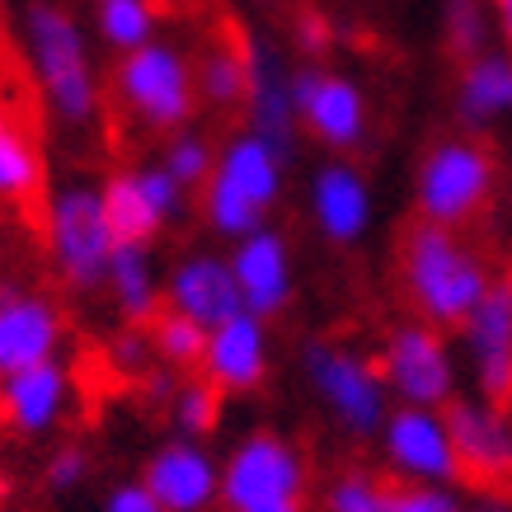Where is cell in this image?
Here are the masks:
<instances>
[{
	"instance_id": "cell-26",
	"label": "cell",
	"mask_w": 512,
	"mask_h": 512,
	"mask_svg": "<svg viewBox=\"0 0 512 512\" xmlns=\"http://www.w3.org/2000/svg\"><path fill=\"white\" fill-rule=\"evenodd\" d=\"M43 193V151L24 118L0 99V202H33Z\"/></svg>"
},
{
	"instance_id": "cell-7",
	"label": "cell",
	"mask_w": 512,
	"mask_h": 512,
	"mask_svg": "<svg viewBox=\"0 0 512 512\" xmlns=\"http://www.w3.org/2000/svg\"><path fill=\"white\" fill-rule=\"evenodd\" d=\"M311 470L292 437L282 433H245L221 461L217 503L226 512H306Z\"/></svg>"
},
{
	"instance_id": "cell-38",
	"label": "cell",
	"mask_w": 512,
	"mask_h": 512,
	"mask_svg": "<svg viewBox=\"0 0 512 512\" xmlns=\"http://www.w3.org/2000/svg\"><path fill=\"white\" fill-rule=\"evenodd\" d=\"M489 10H494V33L512 52V0H489Z\"/></svg>"
},
{
	"instance_id": "cell-25",
	"label": "cell",
	"mask_w": 512,
	"mask_h": 512,
	"mask_svg": "<svg viewBox=\"0 0 512 512\" xmlns=\"http://www.w3.org/2000/svg\"><path fill=\"white\" fill-rule=\"evenodd\" d=\"M245 33H217L207 38L202 52L193 57V85H198V104L217 113H240L245 104Z\"/></svg>"
},
{
	"instance_id": "cell-1",
	"label": "cell",
	"mask_w": 512,
	"mask_h": 512,
	"mask_svg": "<svg viewBox=\"0 0 512 512\" xmlns=\"http://www.w3.org/2000/svg\"><path fill=\"white\" fill-rule=\"evenodd\" d=\"M24 52H29V76L38 85L43 109L57 127L85 132L104 113V85L94 71L90 38L80 19L57 0H33L24 10Z\"/></svg>"
},
{
	"instance_id": "cell-19",
	"label": "cell",
	"mask_w": 512,
	"mask_h": 512,
	"mask_svg": "<svg viewBox=\"0 0 512 512\" xmlns=\"http://www.w3.org/2000/svg\"><path fill=\"white\" fill-rule=\"evenodd\" d=\"M141 484L156 494L160 512H207L217 508L221 461L193 437H174V442L151 451Z\"/></svg>"
},
{
	"instance_id": "cell-21",
	"label": "cell",
	"mask_w": 512,
	"mask_h": 512,
	"mask_svg": "<svg viewBox=\"0 0 512 512\" xmlns=\"http://www.w3.org/2000/svg\"><path fill=\"white\" fill-rule=\"evenodd\" d=\"M165 306L188 315L202 329H217L221 320L245 311L235 273H231V259L212 254V249H193L184 259H174V268L165 273Z\"/></svg>"
},
{
	"instance_id": "cell-11",
	"label": "cell",
	"mask_w": 512,
	"mask_h": 512,
	"mask_svg": "<svg viewBox=\"0 0 512 512\" xmlns=\"http://www.w3.org/2000/svg\"><path fill=\"white\" fill-rule=\"evenodd\" d=\"M99 193H104V212L118 245H151L165 226H174L188 212V188L160 160L113 170L99 184Z\"/></svg>"
},
{
	"instance_id": "cell-4",
	"label": "cell",
	"mask_w": 512,
	"mask_h": 512,
	"mask_svg": "<svg viewBox=\"0 0 512 512\" xmlns=\"http://www.w3.org/2000/svg\"><path fill=\"white\" fill-rule=\"evenodd\" d=\"M498 188V160L475 132H451L437 137L419 156L414 170V212L419 221L466 231L494 202Z\"/></svg>"
},
{
	"instance_id": "cell-20",
	"label": "cell",
	"mask_w": 512,
	"mask_h": 512,
	"mask_svg": "<svg viewBox=\"0 0 512 512\" xmlns=\"http://www.w3.org/2000/svg\"><path fill=\"white\" fill-rule=\"evenodd\" d=\"M198 376H207L221 395H249L268 376V320L235 311L217 329H207Z\"/></svg>"
},
{
	"instance_id": "cell-17",
	"label": "cell",
	"mask_w": 512,
	"mask_h": 512,
	"mask_svg": "<svg viewBox=\"0 0 512 512\" xmlns=\"http://www.w3.org/2000/svg\"><path fill=\"white\" fill-rule=\"evenodd\" d=\"M231 273L235 287H240V306L259 320H273L292 306L296 292V268H292V245L287 235L273 231V226H259V231L231 240Z\"/></svg>"
},
{
	"instance_id": "cell-35",
	"label": "cell",
	"mask_w": 512,
	"mask_h": 512,
	"mask_svg": "<svg viewBox=\"0 0 512 512\" xmlns=\"http://www.w3.org/2000/svg\"><path fill=\"white\" fill-rule=\"evenodd\" d=\"M292 47L306 57V62H320L329 47H334V24H329L325 10H296V19H292Z\"/></svg>"
},
{
	"instance_id": "cell-12",
	"label": "cell",
	"mask_w": 512,
	"mask_h": 512,
	"mask_svg": "<svg viewBox=\"0 0 512 512\" xmlns=\"http://www.w3.org/2000/svg\"><path fill=\"white\" fill-rule=\"evenodd\" d=\"M442 419L456 451V475L475 489H512V409L480 395H456Z\"/></svg>"
},
{
	"instance_id": "cell-22",
	"label": "cell",
	"mask_w": 512,
	"mask_h": 512,
	"mask_svg": "<svg viewBox=\"0 0 512 512\" xmlns=\"http://www.w3.org/2000/svg\"><path fill=\"white\" fill-rule=\"evenodd\" d=\"M66 409H71V372L62 367V357L0 376V419L19 437L52 433L66 419Z\"/></svg>"
},
{
	"instance_id": "cell-5",
	"label": "cell",
	"mask_w": 512,
	"mask_h": 512,
	"mask_svg": "<svg viewBox=\"0 0 512 512\" xmlns=\"http://www.w3.org/2000/svg\"><path fill=\"white\" fill-rule=\"evenodd\" d=\"M113 99L118 109L141 127L170 137L179 127L193 123L198 109V85H193V57L170 38H151V43L132 47L113 62Z\"/></svg>"
},
{
	"instance_id": "cell-14",
	"label": "cell",
	"mask_w": 512,
	"mask_h": 512,
	"mask_svg": "<svg viewBox=\"0 0 512 512\" xmlns=\"http://www.w3.org/2000/svg\"><path fill=\"white\" fill-rule=\"evenodd\" d=\"M461 343L475 376V395L512 409V273H494L461 325Z\"/></svg>"
},
{
	"instance_id": "cell-6",
	"label": "cell",
	"mask_w": 512,
	"mask_h": 512,
	"mask_svg": "<svg viewBox=\"0 0 512 512\" xmlns=\"http://www.w3.org/2000/svg\"><path fill=\"white\" fill-rule=\"evenodd\" d=\"M43 249L52 273L71 292H104V273L118 249V235L94 184H62L43 198Z\"/></svg>"
},
{
	"instance_id": "cell-3",
	"label": "cell",
	"mask_w": 512,
	"mask_h": 512,
	"mask_svg": "<svg viewBox=\"0 0 512 512\" xmlns=\"http://www.w3.org/2000/svg\"><path fill=\"white\" fill-rule=\"evenodd\" d=\"M287 160L273 141L259 132L240 127L235 137L217 146V165L198 188V207L207 231L221 240H240V235L268 226V212L278 207L282 184H287Z\"/></svg>"
},
{
	"instance_id": "cell-27",
	"label": "cell",
	"mask_w": 512,
	"mask_h": 512,
	"mask_svg": "<svg viewBox=\"0 0 512 512\" xmlns=\"http://www.w3.org/2000/svg\"><path fill=\"white\" fill-rule=\"evenodd\" d=\"M94 33L118 57L160 38V0H94Z\"/></svg>"
},
{
	"instance_id": "cell-24",
	"label": "cell",
	"mask_w": 512,
	"mask_h": 512,
	"mask_svg": "<svg viewBox=\"0 0 512 512\" xmlns=\"http://www.w3.org/2000/svg\"><path fill=\"white\" fill-rule=\"evenodd\" d=\"M104 292H109L113 311L123 315V325H151L165 311V278L156 268L151 245H118L104 273Z\"/></svg>"
},
{
	"instance_id": "cell-33",
	"label": "cell",
	"mask_w": 512,
	"mask_h": 512,
	"mask_svg": "<svg viewBox=\"0 0 512 512\" xmlns=\"http://www.w3.org/2000/svg\"><path fill=\"white\" fill-rule=\"evenodd\" d=\"M390 512H461L456 484H395Z\"/></svg>"
},
{
	"instance_id": "cell-31",
	"label": "cell",
	"mask_w": 512,
	"mask_h": 512,
	"mask_svg": "<svg viewBox=\"0 0 512 512\" xmlns=\"http://www.w3.org/2000/svg\"><path fill=\"white\" fill-rule=\"evenodd\" d=\"M160 165H165V170H170L174 179L188 188V193H198V188L207 184L212 165H217V146L202 137V132H193V127H179V132H170V137H165Z\"/></svg>"
},
{
	"instance_id": "cell-16",
	"label": "cell",
	"mask_w": 512,
	"mask_h": 512,
	"mask_svg": "<svg viewBox=\"0 0 512 512\" xmlns=\"http://www.w3.org/2000/svg\"><path fill=\"white\" fill-rule=\"evenodd\" d=\"M62 306L29 282H0V376L38 367L62 353Z\"/></svg>"
},
{
	"instance_id": "cell-9",
	"label": "cell",
	"mask_w": 512,
	"mask_h": 512,
	"mask_svg": "<svg viewBox=\"0 0 512 512\" xmlns=\"http://www.w3.org/2000/svg\"><path fill=\"white\" fill-rule=\"evenodd\" d=\"M296 99V127L301 137L325 146L329 156H353L372 132V104L367 90L348 71L329 62H301L292 76Z\"/></svg>"
},
{
	"instance_id": "cell-8",
	"label": "cell",
	"mask_w": 512,
	"mask_h": 512,
	"mask_svg": "<svg viewBox=\"0 0 512 512\" xmlns=\"http://www.w3.org/2000/svg\"><path fill=\"white\" fill-rule=\"evenodd\" d=\"M301 376L311 395L320 400L329 419L339 423L348 437H376L390 414V390L381 381V367L357 348L329 339H311L301 348Z\"/></svg>"
},
{
	"instance_id": "cell-34",
	"label": "cell",
	"mask_w": 512,
	"mask_h": 512,
	"mask_svg": "<svg viewBox=\"0 0 512 512\" xmlns=\"http://www.w3.org/2000/svg\"><path fill=\"white\" fill-rule=\"evenodd\" d=\"M90 470H94V461L85 447H57L47 456V470H43L47 494H76L80 484L90 480Z\"/></svg>"
},
{
	"instance_id": "cell-28",
	"label": "cell",
	"mask_w": 512,
	"mask_h": 512,
	"mask_svg": "<svg viewBox=\"0 0 512 512\" xmlns=\"http://www.w3.org/2000/svg\"><path fill=\"white\" fill-rule=\"evenodd\" d=\"M437 33L456 62H466L484 47H494V10L489 0H442V15H437Z\"/></svg>"
},
{
	"instance_id": "cell-10",
	"label": "cell",
	"mask_w": 512,
	"mask_h": 512,
	"mask_svg": "<svg viewBox=\"0 0 512 512\" xmlns=\"http://www.w3.org/2000/svg\"><path fill=\"white\" fill-rule=\"evenodd\" d=\"M381 381L390 400L419 404V409H447L456 390V353L447 343V329H433L428 320H404L381 343Z\"/></svg>"
},
{
	"instance_id": "cell-36",
	"label": "cell",
	"mask_w": 512,
	"mask_h": 512,
	"mask_svg": "<svg viewBox=\"0 0 512 512\" xmlns=\"http://www.w3.org/2000/svg\"><path fill=\"white\" fill-rule=\"evenodd\" d=\"M99 512H160V503L146 484L132 480V484H113L109 494H104V508Z\"/></svg>"
},
{
	"instance_id": "cell-39",
	"label": "cell",
	"mask_w": 512,
	"mask_h": 512,
	"mask_svg": "<svg viewBox=\"0 0 512 512\" xmlns=\"http://www.w3.org/2000/svg\"><path fill=\"white\" fill-rule=\"evenodd\" d=\"M249 5H273V0H249Z\"/></svg>"
},
{
	"instance_id": "cell-13",
	"label": "cell",
	"mask_w": 512,
	"mask_h": 512,
	"mask_svg": "<svg viewBox=\"0 0 512 512\" xmlns=\"http://www.w3.org/2000/svg\"><path fill=\"white\" fill-rule=\"evenodd\" d=\"M245 127L259 132L264 141H273L282 156H296V141H301V127H296V99H292V76L296 62L287 57V47L268 33H245Z\"/></svg>"
},
{
	"instance_id": "cell-32",
	"label": "cell",
	"mask_w": 512,
	"mask_h": 512,
	"mask_svg": "<svg viewBox=\"0 0 512 512\" xmlns=\"http://www.w3.org/2000/svg\"><path fill=\"white\" fill-rule=\"evenodd\" d=\"M390 489L372 470H343L325 489V512H390Z\"/></svg>"
},
{
	"instance_id": "cell-23",
	"label": "cell",
	"mask_w": 512,
	"mask_h": 512,
	"mask_svg": "<svg viewBox=\"0 0 512 512\" xmlns=\"http://www.w3.org/2000/svg\"><path fill=\"white\" fill-rule=\"evenodd\" d=\"M451 109L466 132H489L503 118H512V52L508 47H484L466 62H456L451 85Z\"/></svg>"
},
{
	"instance_id": "cell-18",
	"label": "cell",
	"mask_w": 512,
	"mask_h": 512,
	"mask_svg": "<svg viewBox=\"0 0 512 512\" xmlns=\"http://www.w3.org/2000/svg\"><path fill=\"white\" fill-rule=\"evenodd\" d=\"M306 207H311V221H315V231H320V240L343 245V249L357 245L362 235L372 231V217H376V198H372L367 174L343 156L315 165L311 188H306Z\"/></svg>"
},
{
	"instance_id": "cell-15",
	"label": "cell",
	"mask_w": 512,
	"mask_h": 512,
	"mask_svg": "<svg viewBox=\"0 0 512 512\" xmlns=\"http://www.w3.org/2000/svg\"><path fill=\"white\" fill-rule=\"evenodd\" d=\"M381 451L395 480L404 484H456V451L442 409H419V404H390L381 423Z\"/></svg>"
},
{
	"instance_id": "cell-30",
	"label": "cell",
	"mask_w": 512,
	"mask_h": 512,
	"mask_svg": "<svg viewBox=\"0 0 512 512\" xmlns=\"http://www.w3.org/2000/svg\"><path fill=\"white\" fill-rule=\"evenodd\" d=\"M146 334H151V348H156V362H165V367H174V372H198L202 362V348H207V329L193 325L188 315L179 311H165L146 325Z\"/></svg>"
},
{
	"instance_id": "cell-2",
	"label": "cell",
	"mask_w": 512,
	"mask_h": 512,
	"mask_svg": "<svg viewBox=\"0 0 512 512\" xmlns=\"http://www.w3.org/2000/svg\"><path fill=\"white\" fill-rule=\"evenodd\" d=\"M494 282V268L461 231L414 221L400 240V287L414 306V320L433 329H461L484 287Z\"/></svg>"
},
{
	"instance_id": "cell-29",
	"label": "cell",
	"mask_w": 512,
	"mask_h": 512,
	"mask_svg": "<svg viewBox=\"0 0 512 512\" xmlns=\"http://www.w3.org/2000/svg\"><path fill=\"white\" fill-rule=\"evenodd\" d=\"M165 414H170V423H174V437L202 442L207 433H217V423H221V390L212 386L207 376H188L170 395Z\"/></svg>"
},
{
	"instance_id": "cell-37",
	"label": "cell",
	"mask_w": 512,
	"mask_h": 512,
	"mask_svg": "<svg viewBox=\"0 0 512 512\" xmlns=\"http://www.w3.org/2000/svg\"><path fill=\"white\" fill-rule=\"evenodd\" d=\"M461 512H512V489H475V498H461Z\"/></svg>"
}]
</instances>
